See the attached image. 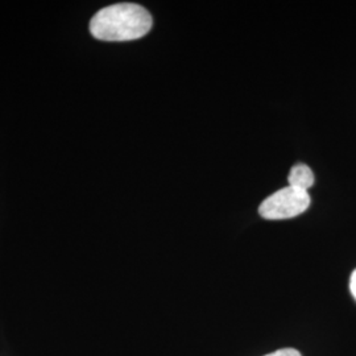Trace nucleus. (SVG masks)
Listing matches in <instances>:
<instances>
[{
    "label": "nucleus",
    "mask_w": 356,
    "mask_h": 356,
    "mask_svg": "<svg viewBox=\"0 0 356 356\" xmlns=\"http://www.w3.org/2000/svg\"><path fill=\"white\" fill-rule=\"evenodd\" d=\"M152 28V16L139 4L119 3L95 13L90 22L94 38L104 41H129L147 35Z\"/></svg>",
    "instance_id": "obj_1"
},
{
    "label": "nucleus",
    "mask_w": 356,
    "mask_h": 356,
    "mask_svg": "<svg viewBox=\"0 0 356 356\" xmlns=\"http://www.w3.org/2000/svg\"><path fill=\"white\" fill-rule=\"evenodd\" d=\"M309 204L310 195L307 191L286 186L263 201L259 207V213L263 218L270 220L289 219L305 213Z\"/></svg>",
    "instance_id": "obj_2"
},
{
    "label": "nucleus",
    "mask_w": 356,
    "mask_h": 356,
    "mask_svg": "<svg viewBox=\"0 0 356 356\" xmlns=\"http://www.w3.org/2000/svg\"><path fill=\"white\" fill-rule=\"evenodd\" d=\"M288 181H289V186L296 188L298 191H307L314 184V175L309 166L297 164L293 166Z\"/></svg>",
    "instance_id": "obj_3"
},
{
    "label": "nucleus",
    "mask_w": 356,
    "mask_h": 356,
    "mask_svg": "<svg viewBox=\"0 0 356 356\" xmlns=\"http://www.w3.org/2000/svg\"><path fill=\"white\" fill-rule=\"evenodd\" d=\"M264 356H301V354L297 350H294V348H282V350L275 351L272 354H268V355Z\"/></svg>",
    "instance_id": "obj_4"
},
{
    "label": "nucleus",
    "mask_w": 356,
    "mask_h": 356,
    "mask_svg": "<svg viewBox=\"0 0 356 356\" xmlns=\"http://www.w3.org/2000/svg\"><path fill=\"white\" fill-rule=\"evenodd\" d=\"M350 291H351L354 298L356 300V269L353 272L351 279H350Z\"/></svg>",
    "instance_id": "obj_5"
}]
</instances>
